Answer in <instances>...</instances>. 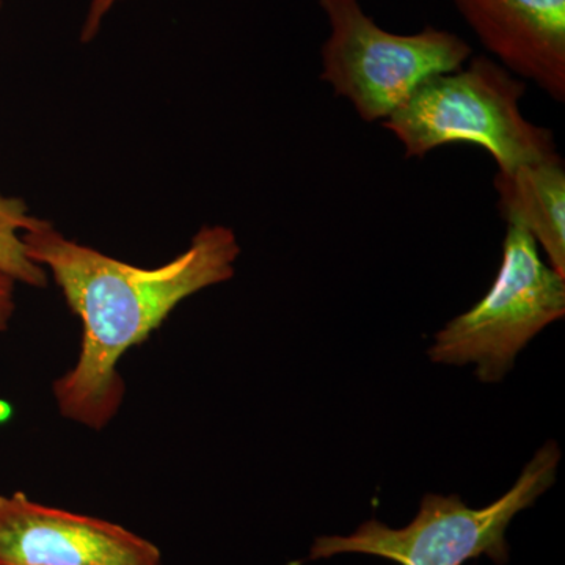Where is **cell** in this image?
<instances>
[{"label":"cell","instance_id":"6da1fadb","mask_svg":"<svg viewBox=\"0 0 565 565\" xmlns=\"http://www.w3.org/2000/svg\"><path fill=\"white\" fill-rule=\"evenodd\" d=\"M22 239L82 323L77 362L52 393L63 418L93 430L104 429L125 399L121 356L145 343L185 299L232 280L243 252L225 225H203L185 252L152 269L70 239L46 218Z\"/></svg>","mask_w":565,"mask_h":565},{"label":"cell","instance_id":"7a4b0ae2","mask_svg":"<svg viewBox=\"0 0 565 565\" xmlns=\"http://www.w3.org/2000/svg\"><path fill=\"white\" fill-rule=\"evenodd\" d=\"M525 93L526 82L479 55L422 82L382 126L403 143L405 158L475 143L492 156L498 172H509L559 154L552 131L523 117Z\"/></svg>","mask_w":565,"mask_h":565},{"label":"cell","instance_id":"3957f363","mask_svg":"<svg viewBox=\"0 0 565 565\" xmlns=\"http://www.w3.org/2000/svg\"><path fill=\"white\" fill-rule=\"evenodd\" d=\"M559 462V446L546 441L514 487L486 508H468L459 494L427 493L411 525L393 530L379 520H367L352 534L316 539L308 559L359 553L401 565H463L486 555L504 565L509 561L505 531L516 514L555 484Z\"/></svg>","mask_w":565,"mask_h":565},{"label":"cell","instance_id":"277c9868","mask_svg":"<svg viewBox=\"0 0 565 565\" xmlns=\"http://www.w3.org/2000/svg\"><path fill=\"white\" fill-rule=\"evenodd\" d=\"M330 33L321 47V79L366 122H384L435 74L462 68L473 55L456 33L427 25L399 35L367 17L360 0H318Z\"/></svg>","mask_w":565,"mask_h":565},{"label":"cell","instance_id":"5b68a950","mask_svg":"<svg viewBox=\"0 0 565 565\" xmlns=\"http://www.w3.org/2000/svg\"><path fill=\"white\" fill-rule=\"evenodd\" d=\"M564 315L565 277L541 258L530 234L508 226L500 273L489 292L435 333L427 353L438 364H476L479 381L494 384L526 344Z\"/></svg>","mask_w":565,"mask_h":565},{"label":"cell","instance_id":"8992f818","mask_svg":"<svg viewBox=\"0 0 565 565\" xmlns=\"http://www.w3.org/2000/svg\"><path fill=\"white\" fill-rule=\"evenodd\" d=\"M161 564V550L125 526L0 494V565Z\"/></svg>","mask_w":565,"mask_h":565},{"label":"cell","instance_id":"52a82bcc","mask_svg":"<svg viewBox=\"0 0 565 565\" xmlns=\"http://www.w3.org/2000/svg\"><path fill=\"white\" fill-rule=\"evenodd\" d=\"M509 73L565 102V0H452Z\"/></svg>","mask_w":565,"mask_h":565},{"label":"cell","instance_id":"ba28073f","mask_svg":"<svg viewBox=\"0 0 565 565\" xmlns=\"http://www.w3.org/2000/svg\"><path fill=\"white\" fill-rule=\"evenodd\" d=\"M498 211L508 226L523 230L565 277V166L559 154L494 173Z\"/></svg>","mask_w":565,"mask_h":565},{"label":"cell","instance_id":"9c48e42d","mask_svg":"<svg viewBox=\"0 0 565 565\" xmlns=\"http://www.w3.org/2000/svg\"><path fill=\"white\" fill-rule=\"evenodd\" d=\"M41 221L20 196L0 192V273L9 275L18 285L35 289L46 288L50 275L29 258L22 236Z\"/></svg>","mask_w":565,"mask_h":565},{"label":"cell","instance_id":"30bf717a","mask_svg":"<svg viewBox=\"0 0 565 565\" xmlns=\"http://www.w3.org/2000/svg\"><path fill=\"white\" fill-rule=\"evenodd\" d=\"M122 0H90L79 32L81 43H92L102 32L104 21Z\"/></svg>","mask_w":565,"mask_h":565},{"label":"cell","instance_id":"8fae6325","mask_svg":"<svg viewBox=\"0 0 565 565\" xmlns=\"http://www.w3.org/2000/svg\"><path fill=\"white\" fill-rule=\"evenodd\" d=\"M17 286L9 275L0 273V333L9 330L11 319L17 313Z\"/></svg>","mask_w":565,"mask_h":565},{"label":"cell","instance_id":"7c38bea8","mask_svg":"<svg viewBox=\"0 0 565 565\" xmlns=\"http://www.w3.org/2000/svg\"><path fill=\"white\" fill-rule=\"evenodd\" d=\"M3 7V0H0V10H2Z\"/></svg>","mask_w":565,"mask_h":565}]
</instances>
